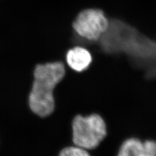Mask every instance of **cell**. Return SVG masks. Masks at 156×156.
<instances>
[{"label": "cell", "mask_w": 156, "mask_h": 156, "mask_svg": "<svg viewBox=\"0 0 156 156\" xmlns=\"http://www.w3.org/2000/svg\"><path fill=\"white\" fill-rule=\"evenodd\" d=\"M65 74L61 62L38 65L34 71V81L29 97V104L34 113L44 117L50 115L55 107L53 90Z\"/></svg>", "instance_id": "cell-2"}, {"label": "cell", "mask_w": 156, "mask_h": 156, "mask_svg": "<svg viewBox=\"0 0 156 156\" xmlns=\"http://www.w3.org/2000/svg\"><path fill=\"white\" fill-rule=\"evenodd\" d=\"M95 48L107 55H124L150 77H156V41L139 33L119 20H109L106 31L97 41Z\"/></svg>", "instance_id": "cell-1"}, {"label": "cell", "mask_w": 156, "mask_h": 156, "mask_svg": "<svg viewBox=\"0 0 156 156\" xmlns=\"http://www.w3.org/2000/svg\"><path fill=\"white\" fill-rule=\"evenodd\" d=\"M108 26V18L101 10L98 9L83 10L72 23L73 29L78 35L92 42L98 40Z\"/></svg>", "instance_id": "cell-4"}, {"label": "cell", "mask_w": 156, "mask_h": 156, "mask_svg": "<svg viewBox=\"0 0 156 156\" xmlns=\"http://www.w3.org/2000/svg\"><path fill=\"white\" fill-rule=\"evenodd\" d=\"M59 156H90L87 150L78 146H70L63 149Z\"/></svg>", "instance_id": "cell-7"}, {"label": "cell", "mask_w": 156, "mask_h": 156, "mask_svg": "<svg viewBox=\"0 0 156 156\" xmlns=\"http://www.w3.org/2000/svg\"><path fill=\"white\" fill-rule=\"evenodd\" d=\"M72 131L74 144L85 150L97 147L107 134L104 120L96 114L76 116L73 120Z\"/></svg>", "instance_id": "cell-3"}, {"label": "cell", "mask_w": 156, "mask_h": 156, "mask_svg": "<svg viewBox=\"0 0 156 156\" xmlns=\"http://www.w3.org/2000/svg\"><path fill=\"white\" fill-rule=\"evenodd\" d=\"M117 156H156V142L129 139L122 144Z\"/></svg>", "instance_id": "cell-5"}, {"label": "cell", "mask_w": 156, "mask_h": 156, "mask_svg": "<svg viewBox=\"0 0 156 156\" xmlns=\"http://www.w3.org/2000/svg\"><path fill=\"white\" fill-rule=\"evenodd\" d=\"M66 62L73 70L82 72L90 66L92 61V55L87 48L81 46H76L66 52Z\"/></svg>", "instance_id": "cell-6"}]
</instances>
